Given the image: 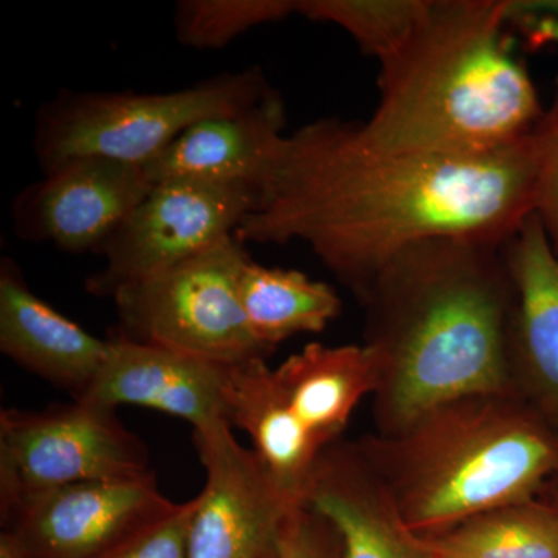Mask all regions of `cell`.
<instances>
[{
	"mask_svg": "<svg viewBox=\"0 0 558 558\" xmlns=\"http://www.w3.org/2000/svg\"><path fill=\"white\" fill-rule=\"evenodd\" d=\"M279 558H341L339 534L322 513L303 502L286 519Z\"/></svg>",
	"mask_w": 558,
	"mask_h": 558,
	"instance_id": "d4e9b609",
	"label": "cell"
},
{
	"mask_svg": "<svg viewBox=\"0 0 558 558\" xmlns=\"http://www.w3.org/2000/svg\"><path fill=\"white\" fill-rule=\"evenodd\" d=\"M286 106L277 89L240 110L193 124L145 171L154 183L191 179L248 183L263 190L286 135Z\"/></svg>",
	"mask_w": 558,
	"mask_h": 558,
	"instance_id": "2e32d148",
	"label": "cell"
},
{
	"mask_svg": "<svg viewBox=\"0 0 558 558\" xmlns=\"http://www.w3.org/2000/svg\"><path fill=\"white\" fill-rule=\"evenodd\" d=\"M505 242L442 238L389 263L360 303L379 371L374 422L396 435L451 400L512 395L509 330L515 290Z\"/></svg>",
	"mask_w": 558,
	"mask_h": 558,
	"instance_id": "7a4b0ae2",
	"label": "cell"
},
{
	"mask_svg": "<svg viewBox=\"0 0 558 558\" xmlns=\"http://www.w3.org/2000/svg\"><path fill=\"white\" fill-rule=\"evenodd\" d=\"M421 539L436 558H558V509L527 499Z\"/></svg>",
	"mask_w": 558,
	"mask_h": 558,
	"instance_id": "ffe728a7",
	"label": "cell"
},
{
	"mask_svg": "<svg viewBox=\"0 0 558 558\" xmlns=\"http://www.w3.org/2000/svg\"><path fill=\"white\" fill-rule=\"evenodd\" d=\"M227 422L247 433L253 451L293 505H303L304 492L319 450L279 398L267 360L231 365L227 379Z\"/></svg>",
	"mask_w": 558,
	"mask_h": 558,
	"instance_id": "ac0fdd59",
	"label": "cell"
},
{
	"mask_svg": "<svg viewBox=\"0 0 558 558\" xmlns=\"http://www.w3.org/2000/svg\"><path fill=\"white\" fill-rule=\"evenodd\" d=\"M508 32L506 0H428L409 43L380 64L363 138L389 154L475 159L529 137L546 110Z\"/></svg>",
	"mask_w": 558,
	"mask_h": 558,
	"instance_id": "3957f363",
	"label": "cell"
},
{
	"mask_svg": "<svg viewBox=\"0 0 558 558\" xmlns=\"http://www.w3.org/2000/svg\"><path fill=\"white\" fill-rule=\"evenodd\" d=\"M543 499H546V501L550 502V505L554 506V508L558 509V475L556 478L550 481L548 486H546L545 490H543V494L539 495Z\"/></svg>",
	"mask_w": 558,
	"mask_h": 558,
	"instance_id": "83f0119b",
	"label": "cell"
},
{
	"mask_svg": "<svg viewBox=\"0 0 558 558\" xmlns=\"http://www.w3.org/2000/svg\"><path fill=\"white\" fill-rule=\"evenodd\" d=\"M357 444L417 537L538 498L558 475L557 433L510 392L451 400Z\"/></svg>",
	"mask_w": 558,
	"mask_h": 558,
	"instance_id": "277c9868",
	"label": "cell"
},
{
	"mask_svg": "<svg viewBox=\"0 0 558 558\" xmlns=\"http://www.w3.org/2000/svg\"><path fill=\"white\" fill-rule=\"evenodd\" d=\"M279 398L319 450L340 440L365 396H374L379 371L365 344L312 343L271 369Z\"/></svg>",
	"mask_w": 558,
	"mask_h": 558,
	"instance_id": "e0dca14e",
	"label": "cell"
},
{
	"mask_svg": "<svg viewBox=\"0 0 558 558\" xmlns=\"http://www.w3.org/2000/svg\"><path fill=\"white\" fill-rule=\"evenodd\" d=\"M274 89L263 70L248 68L165 94L62 90L36 113L33 150L44 174L80 157L146 167L193 124L247 109Z\"/></svg>",
	"mask_w": 558,
	"mask_h": 558,
	"instance_id": "5b68a950",
	"label": "cell"
},
{
	"mask_svg": "<svg viewBox=\"0 0 558 558\" xmlns=\"http://www.w3.org/2000/svg\"><path fill=\"white\" fill-rule=\"evenodd\" d=\"M428 0H299L296 14L343 28L380 64L409 43Z\"/></svg>",
	"mask_w": 558,
	"mask_h": 558,
	"instance_id": "44dd1931",
	"label": "cell"
},
{
	"mask_svg": "<svg viewBox=\"0 0 558 558\" xmlns=\"http://www.w3.org/2000/svg\"><path fill=\"white\" fill-rule=\"evenodd\" d=\"M193 499L175 506L168 515L135 532L98 558H189Z\"/></svg>",
	"mask_w": 558,
	"mask_h": 558,
	"instance_id": "cb8c5ba5",
	"label": "cell"
},
{
	"mask_svg": "<svg viewBox=\"0 0 558 558\" xmlns=\"http://www.w3.org/2000/svg\"><path fill=\"white\" fill-rule=\"evenodd\" d=\"M0 349L7 357L73 400L87 395L100 373L108 340L64 317L25 281L9 256L0 260Z\"/></svg>",
	"mask_w": 558,
	"mask_h": 558,
	"instance_id": "9a60e30c",
	"label": "cell"
},
{
	"mask_svg": "<svg viewBox=\"0 0 558 558\" xmlns=\"http://www.w3.org/2000/svg\"><path fill=\"white\" fill-rule=\"evenodd\" d=\"M231 428L220 421L193 429L205 484L193 498L189 558H279L286 519L299 505Z\"/></svg>",
	"mask_w": 558,
	"mask_h": 558,
	"instance_id": "9c48e42d",
	"label": "cell"
},
{
	"mask_svg": "<svg viewBox=\"0 0 558 558\" xmlns=\"http://www.w3.org/2000/svg\"><path fill=\"white\" fill-rule=\"evenodd\" d=\"M505 258L515 290L510 388L558 435V256L534 213L506 241Z\"/></svg>",
	"mask_w": 558,
	"mask_h": 558,
	"instance_id": "7c38bea8",
	"label": "cell"
},
{
	"mask_svg": "<svg viewBox=\"0 0 558 558\" xmlns=\"http://www.w3.org/2000/svg\"><path fill=\"white\" fill-rule=\"evenodd\" d=\"M535 130L475 159L389 154L359 123L319 119L286 135L234 236L310 245L357 299L407 250L442 238L508 241L534 213Z\"/></svg>",
	"mask_w": 558,
	"mask_h": 558,
	"instance_id": "6da1fadb",
	"label": "cell"
},
{
	"mask_svg": "<svg viewBox=\"0 0 558 558\" xmlns=\"http://www.w3.org/2000/svg\"><path fill=\"white\" fill-rule=\"evenodd\" d=\"M231 365L209 362L117 332L97 379L81 400L117 410L143 407L189 422L193 429L227 422Z\"/></svg>",
	"mask_w": 558,
	"mask_h": 558,
	"instance_id": "4fadbf2b",
	"label": "cell"
},
{
	"mask_svg": "<svg viewBox=\"0 0 558 558\" xmlns=\"http://www.w3.org/2000/svg\"><path fill=\"white\" fill-rule=\"evenodd\" d=\"M506 24L527 49L558 46V0H506Z\"/></svg>",
	"mask_w": 558,
	"mask_h": 558,
	"instance_id": "484cf974",
	"label": "cell"
},
{
	"mask_svg": "<svg viewBox=\"0 0 558 558\" xmlns=\"http://www.w3.org/2000/svg\"><path fill=\"white\" fill-rule=\"evenodd\" d=\"M240 299L253 337L274 352L290 337L322 332L341 310L339 295L326 282L252 259L241 271Z\"/></svg>",
	"mask_w": 558,
	"mask_h": 558,
	"instance_id": "d6986e66",
	"label": "cell"
},
{
	"mask_svg": "<svg viewBox=\"0 0 558 558\" xmlns=\"http://www.w3.org/2000/svg\"><path fill=\"white\" fill-rule=\"evenodd\" d=\"M433 557H435V556H433ZM435 558H436V557H435Z\"/></svg>",
	"mask_w": 558,
	"mask_h": 558,
	"instance_id": "f1b7e54d",
	"label": "cell"
},
{
	"mask_svg": "<svg viewBox=\"0 0 558 558\" xmlns=\"http://www.w3.org/2000/svg\"><path fill=\"white\" fill-rule=\"evenodd\" d=\"M154 185L140 165L106 157L65 161L17 194L11 207L14 233L72 255L98 253Z\"/></svg>",
	"mask_w": 558,
	"mask_h": 558,
	"instance_id": "8fae6325",
	"label": "cell"
},
{
	"mask_svg": "<svg viewBox=\"0 0 558 558\" xmlns=\"http://www.w3.org/2000/svg\"><path fill=\"white\" fill-rule=\"evenodd\" d=\"M250 259L236 236L113 295L121 336L194 357L238 365L274 351L253 337L240 299Z\"/></svg>",
	"mask_w": 558,
	"mask_h": 558,
	"instance_id": "8992f818",
	"label": "cell"
},
{
	"mask_svg": "<svg viewBox=\"0 0 558 558\" xmlns=\"http://www.w3.org/2000/svg\"><path fill=\"white\" fill-rule=\"evenodd\" d=\"M304 502L336 529L341 558H435L400 519L357 439L337 440L319 454Z\"/></svg>",
	"mask_w": 558,
	"mask_h": 558,
	"instance_id": "5bb4252c",
	"label": "cell"
},
{
	"mask_svg": "<svg viewBox=\"0 0 558 558\" xmlns=\"http://www.w3.org/2000/svg\"><path fill=\"white\" fill-rule=\"evenodd\" d=\"M299 0H180L174 33L180 46L218 50L252 28L296 14Z\"/></svg>",
	"mask_w": 558,
	"mask_h": 558,
	"instance_id": "7402d4cb",
	"label": "cell"
},
{
	"mask_svg": "<svg viewBox=\"0 0 558 558\" xmlns=\"http://www.w3.org/2000/svg\"><path fill=\"white\" fill-rule=\"evenodd\" d=\"M0 558H31L16 538L10 532L3 531L0 535Z\"/></svg>",
	"mask_w": 558,
	"mask_h": 558,
	"instance_id": "4316f807",
	"label": "cell"
},
{
	"mask_svg": "<svg viewBox=\"0 0 558 558\" xmlns=\"http://www.w3.org/2000/svg\"><path fill=\"white\" fill-rule=\"evenodd\" d=\"M259 194L258 186L248 183L191 179L156 183L98 250L105 264L87 279V292L112 300L119 290L233 236Z\"/></svg>",
	"mask_w": 558,
	"mask_h": 558,
	"instance_id": "ba28073f",
	"label": "cell"
},
{
	"mask_svg": "<svg viewBox=\"0 0 558 558\" xmlns=\"http://www.w3.org/2000/svg\"><path fill=\"white\" fill-rule=\"evenodd\" d=\"M153 475L117 410L87 400L0 413V513L57 488Z\"/></svg>",
	"mask_w": 558,
	"mask_h": 558,
	"instance_id": "52a82bcc",
	"label": "cell"
},
{
	"mask_svg": "<svg viewBox=\"0 0 558 558\" xmlns=\"http://www.w3.org/2000/svg\"><path fill=\"white\" fill-rule=\"evenodd\" d=\"M537 175H535L534 215L558 256V80L553 105L535 128Z\"/></svg>",
	"mask_w": 558,
	"mask_h": 558,
	"instance_id": "603a6c76",
	"label": "cell"
},
{
	"mask_svg": "<svg viewBox=\"0 0 558 558\" xmlns=\"http://www.w3.org/2000/svg\"><path fill=\"white\" fill-rule=\"evenodd\" d=\"M178 502L161 494L156 475L95 481L47 492L2 517L31 558H98L168 515Z\"/></svg>",
	"mask_w": 558,
	"mask_h": 558,
	"instance_id": "30bf717a",
	"label": "cell"
}]
</instances>
